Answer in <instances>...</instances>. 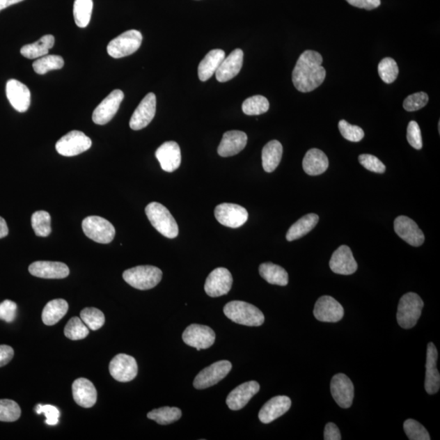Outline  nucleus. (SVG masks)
Returning <instances> with one entry per match:
<instances>
[{"mask_svg":"<svg viewBox=\"0 0 440 440\" xmlns=\"http://www.w3.org/2000/svg\"><path fill=\"white\" fill-rule=\"evenodd\" d=\"M322 62L323 57L319 52L313 50L304 52L292 74V81L295 88L306 93L320 87L327 76V71L322 65Z\"/></svg>","mask_w":440,"mask_h":440,"instance_id":"obj_1","label":"nucleus"},{"mask_svg":"<svg viewBox=\"0 0 440 440\" xmlns=\"http://www.w3.org/2000/svg\"><path fill=\"white\" fill-rule=\"evenodd\" d=\"M223 313L232 322L246 327H260L265 320V315L259 308L242 301H232L227 304Z\"/></svg>","mask_w":440,"mask_h":440,"instance_id":"obj_2","label":"nucleus"},{"mask_svg":"<svg viewBox=\"0 0 440 440\" xmlns=\"http://www.w3.org/2000/svg\"><path fill=\"white\" fill-rule=\"evenodd\" d=\"M146 213L152 227L170 239L175 238L179 234V227L168 209L159 203H151L147 205Z\"/></svg>","mask_w":440,"mask_h":440,"instance_id":"obj_3","label":"nucleus"},{"mask_svg":"<svg viewBox=\"0 0 440 440\" xmlns=\"http://www.w3.org/2000/svg\"><path fill=\"white\" fill-rule=\"evenodd\" d=\"M423 307V301L418 294L409 292L402 296L396 315L400 327L405 329L414 328L422 315Z\"/></svg>","mask_w":440,"mask_h":440,"instance_id":"obj_4","label":"nucleus"},{"mask_svg":"<svg viewBox=\"0 0 440 440\" xmlns=\"http://www.w3.org/2000/svg\"><path fill=\"white\" fill-rule=\"evenodd\" d=\"M123 277L133 288L147 290L159 284L162 272L155 266H137L124 272Z\"/></svg>","mask_w":440,"mask_h":440,"instance_id":"obj_5","label":"nucleus"},{"mask_svg":"<svg viewBox=\"0 0 440 440\" xmlns=\"http://www.w3.org/2000/svg\"><path fill=\"white\" fill-rule=\"evenodd\" d=\"M143 40L142 33L130 30L110 41L107 46L108 54L113 58L119 59L130 56L140 49Z\"/></svg>","mask_w":440,"mask_h":440,"instance_id":"obj_6","label":"nucleus"},{"mask_svg":"<svg viewBox=\"0 0 440 440\" xmlns=\"http://www.w3.org/2000/svg\"><path fill=\"white\" fill-rule=\"evenodd\" d=\"M85 235L100 244H109L116 237V228L113 224L100 217H89L82 223Z\"/></svg>","mask_w":440,"mask_h":440,"instance_id":"obj_7","label":"nucleus"},{"mask_svg":"<svg viewBox=\"0 0 440 440\" xmlns=\"http://www.w3.org/2000/svg\"><path fill=\"white\" fill-rule=\"evenodd\" d=\"M92 145V141L84 132L72 131L57 141L56 150L62 156L74 157L88 150Z\"/></svg>","mask_w":440,"mask_h":440,"instance_id":"obj_8","label":"nucleus"},{"mask_svg":"<svg viewBox=\"0 0 440 440\" xmlns=\"http://www.w3.org/2000/svg\"><path fill=\"white\" fill-rule=\"evenodd\" d=\"M231 370V362L228 361L215 362L196 376L194 386L196 389L203 390L217 385L229 374Z\"/></svg>","mask_w":440,"mask_h":440,"instance_id":"obj_9","label":"nucleus"},{"mask_svg":"<svg viewBox=\"0 0 440 440\" xmlns=\"http://www.w3.org/2000/svg\"><path fill=\"white\" fill-rule=\"evenodd\" d=\"M124 99L123 91L117 89L113 91L102 103L95 109L93 120L97 125H105L112 120L118 111L119 107Z\"/></svg>","mask_w":440,"mask_h":440,"instance_id":"obj_10","label":"nucleus"},{"mask_svg":"<svg viewBox=\"0 0 440 440\" xmlns=\"http://www.w3.org/2000/svg\"><path fill=\"white\" fill-rule=\"evenodd\" d=\"M214 217L222 226L232 228H240L247 221V210L241 205L223 203L214 210Z\"/></svg>","mask_w":440,"mask_h":440,"instance_id":"obj_11","label":"nucleus"},{"mask_svg":"<svg viewBox=\"0 0 440 440\" xmlns=\"http://www.w3.org/2000/svg\"><path fill=\"white\" fill-rule=\"evenodd\" d=\"M183 340L188 346L198 351L212 347L215 341L214 330L207 325L193 324L186 328L183 333Z\"/></svg>","mask_w":440,"mask_h":440,"instance_id":"obj_12","label":"nucleus"},{"mask_svg":"<svg viewBox=\"0 0 440 440\" xmlns=\"http://www.w3.org/2000/svg\"><path fill=\"white\" fill-rule=\"evenodd\" d=\"M110 375L118 382H128L136 379L138 374V366L136 359L127 355L118 354L109 363Z\"/></svg>","mask_w":440,"mask_h":440,"instance_id":"obj_13","label":"nucleus"},{"mask_svg":"<svg viewBox=\"0 0 440 440\" xmlns=\"http://www.w3.org/2000/svg\"><path fill=\"white\" fill-rule=\"evenodd\" d=\"M231 272L224 267H218L208 276L205 283V291L210 297L217 298L226 295L233 285Z\"/></svg>","mask_w":440,"mask_h":440,"instance_id":"obj_14","label":"nucleus"},{"mask_svg":"<svg viewBox=\"0 0 440 440\" xmlns=\"http://www.w3.org/2000/svg\"><path fill=\"white\" fill-rule=\"evenodd\" d=\"M314 317L322 322H338L343 318V306L331 296H322L315 304Z\"/></svg>","mask_w":440,"mask_h":440,"instance_id":"obj_15","label":"nucleus"},{"mask_svg":"<svg viewBox=\"0 0 440 440\" xmlns=\"http://www.w3.org/2000/svg\"><path fill=\"white\" fill-rule=\"evenodd\" d=\"M156 105L155 94H147L132 114L130 120V127L132 130H141L149 125L155 116Z\"/></svg>","mask_w":440,"mask_h":440,"instance_id":"obj_16","label":"nucleus"},{"mask_svg":"<svg viewBox=\"0 0 440 440\" xmlns=\"http://www.w3.org/2000/svg\"><path fill=\"white\" fill-rule=\"evenodd\" d=\"M330 391L339 407H351L354 399V385L346 375H334L330 384Z\"/></svg>","mask_w":440,"mask_h":440,"instance_id":"obj_17","label":"nucleus"},{"mask_svg":"<svg viewBox=\"0 0 440 440\" xmlns=\"http://www.w3.org/2000/svg\"><path fill=\"white\" fill-rule=\"evenodd\" d=\"M395 231L400 238L409 245L418 247L425 242L424 233L413 219L407 217H397L394 222Z\"/></svg>","mask_w":440,"mask_h":440,"instance_id":"obj_18","label":"nucleus"},{"mask_svg":"<svg viewBox=\"0 0 440 440\" xmlns=\"http://www.w3.org/2000/svg\"><path fill=\"white\" fill-rule=\"evenodd\" d=\"M29 272L45 279H63L70 275L68 266L61 262L36 261L29 266Z\"/></svg>","mask_w":440,"mask_h":440,"instance_id":"obj_19","label":"nucleus"},{"mask_svg":"<svg viewBox=\"0 0 440 440\" xmlns=\"http://www.w3.org/2000/svg\"><path fill=\"white\" fill-rule=\"evenodd\" d=\"M329 267L334 274L340 275H352L355 274L358 269L352 251L347 246H339L333 252L329 261Z\"/></svg>","mask_w":440,"mask_h":440,"instance_id":"obj_20","label":"nucleus"},{"mask_svg":"<svg viewBox=\"0 0 440 440\" xmlns=\"http://www.w3.org/2000/svg\"><path fill=\"white\" fill-rule=\"evenodd\" d=\"M6 95L12 107L19 113H25L31 107V92L26 86L16 79L8 81Z\"/></svg>","mask_w":440,"mask_h":440,"instance_id":"obj_21","label":"nucleus"},{"mask_svg":"<svg viewBox=\"0 0 440 440\" xmlns=\"http://www.w3.org/2000/svg\"><path fill=\"white\" fill-rule=\"evenodd\" d=\"M260 390V386L256 381L247 382L238 386L227 397L228 408L233 411L243 409Z\"/></svg>","mask_w":440,"mask_h":440,"instance_id":"obj_22","label":"nucleus"},{"mask_svg":"<svg viewBox=\"0 0 440 440\" xmlns=\"http://www.w3.org/2000/svg\"><path fill=\"white\" fill-rule=\"evenodd\" d=\"M438 351L433 343H428L425 363V389L429 395L437 394L440 387V375L437 369Z\"/></svg>","mask_w":440,"mask_h":440,"instance_id":"obj_23","label":"nucleus"},{"mask_svg":"<svg viewBox=\"0 0 440 440\" xmlns=\"http://www.w3.org/2000/svg\"><path fill=\"white\" fill-rule=\"evenodd\" d=\"M162 169L166 172H173L181 164L180 148L175 141H167L159 148L155 152Z\"/></svg>","mask_w":440,"mask_h":440,"instance_id":"obj_24","label":"nucleus"},{"mask_svg":"<svg viewBox=\"0 0 440 440\" xmlns=\"http://www.w3.org/2000/svg\"><path fill=\"white\" fill-rule=\"evenodd\" d=\"M74 400L81 407L92 408L97 403V391L93 382L80 377L72 385Z\"/></svg>","mask_w":440,"mask_h":440,"instance_id":"obj_25","label":"nucleus"},{"mask_svg":"<svg viewBox=\"0 0 440 440\" xmlns=\"http://www.w3.org/2000/svg\"><path fill=\"white\" fill-rule=\"evenodd\" d=\"M291 407V400L288 396L279 395L272 398L262 406L259 413L260 422L269 424L288 412Z\"/></svg>","mask_w":440,"mask_h":440,"instance_id":"obj_26","label":"nucleus"},{"mask_svg":"<svg viewBox=\"0 0 440 440\" xmlns=\"http://www.w3.org/2000/svg\"><path fill=\"white\" fill-rule=\"evenodd\" d=\"M244 54L242 49H235L223 59L215 72L217 79L220 83H226L235 78L240 73L243 65Z\"/></svg>","mask_w":440,"mask_h":440,"instance_id":"obj_27","label":"nucleus"},{"mask_svg":"<svg viewBox=\"0 0 440 440\" xmlns=\"http://www.w3.org/2000/svg\"><path fill=\"white\" fill-rule=\"evenodd\" d=\"M246 134L240 131H230L223 134L218 148V154L223 157L237 155L246 146Z\"/></svg>","mask_w":440,"mask_h":440,"instance_id":"obj_28","label":"nucleus"},{"mask_svg":"<svg viewBox=\"0 0 440 440\" xmlns=\"http://www.w3.org/2000/svg\"><path fill=\"white\" fill-rule=\"evenodd\" d=\"M304 170L309 175H319L327 171L329 159L324 152L318 149H312L307 152L303 161Z\"/></svg>","mask_w":440,"mask_h":440,"instance_id":"obj_29","label":"nucleus"},{"mask_svg":"<svg viewBox=\"0 0 440 440\" xmlns=\"http://www.w3.org/2000/svg\"><path fill=\"white\" fill-rule=\"evenodd\" d=\"M226 58V52L221 49H214L208 52L198 66V78L205 82L215 74L220 64Z\"/></svg>","mask_w":440,"mask_h":440,"instance_id":"obj_30","label":"nucleus"},{"mask_svg":"<svg viewBox=\"0 0 440 440\" xmlns=\"http://www.w3.org/2000/svg\"><path fill=\"white\" fill-rule=\"evenodd\" d=\"M283 147L278 141H271L267 143L262 151V164L264 170L267 173L274 171L279 166Z\"/></svg>","mask_w":440,"mask_h":440,"instance_id":"obj_31","label":"nucleus"},{"mask_svg":"<svg viewBox=\"0 0 440 440\" xmlns=\"http://www.w3.org/2000/svg\"><path fill=\"white\" fill-rule=\"evenodd\" d=\"M69 310V304L65 299H58L50 301L42 310V320L46 325L52 327L59 322Z\"/></svg>","mask_w":440,"mask_h":440,"instance_id":"obj_32","label":"nucleus"},{"mask_svg":"<svg viewBox=\"0 0 440 440\" xmlns=\"http://www.w3.org/2000/svg\"><path fill=\"white\" fill-rule=\"evenodd\" d=\"M319 217L315 214H308L299 219L297 222L292 226L286 233V239L288 242L297 240L307 235L308 233L317 226Z\"/></svg>","mask_w":440,"mask_h":440,"instance_id":"obj_33","label":"nucleus"},{"mask_svg":"<svg viewBox=\"0 0 440 440\" xmlns=\"http://www.w3.org/2000/svg\"><path fill=\"white\" fill-rule=\"evenodd\" d=\"M55 44V38L52 35L42 36L39 40L22 47L21 54L28 59H38L49 54Z\"/></svg>","mask_w":440,"mask_h":440,"instance_id":"obj_34","label":"nucleus"},{"mask_svg":"<svg viewBox=\"0 0 440 440\" xmlns=\"http://www.w3.org/2000/svg\"><path fill=\"white\" fill-rule=\"evenodd\" d=\"M260 274L269 284L285 286L289 283V275L279 265L265 262L260 266Z\"/></svg>","mask_w":440,"mask_h":440,"instance_id":"obj_35","label":"nucleus"},{"mask_svg":"<svg viewBox=\"0 0 440 440\" xmlns=\"http://www.w3.org/2000/svg\"><path fill=\"white\" fill-rule=\"evenodd\" d=\"M93 9V0H74V17L76 25L80 28L88 26Z\"/></svg>","mask_w":440,"mask_h":440,"instance_id":"obj_36","label":"nucleus"},{"mask_svg":"<svg viewBox=\"0 0 440 440\" xmlns=\"http://www.w3.org/2000/svg\"><path fill=\"white\" fill-rule=\"evenodd\" d=\"M65 62L61 56L57 55H46L38 58L33 63V69L36 73L44 75L47 72L63 68Z\"/></svg>","mask_w":440,"mask_h":440,"instance_id":"obj_37","label":"nucleus"},{"mask_svg":"<svg viewBox=\"0 0 440 440\" xmlns=\"http://www.w3.org/2000/svg\"><path fill=\"white\" fill-rule=\"evenodd\" d=\"M181 410L175 407H162L152 410L147 414L149 419L154 420L159 425H169L180 419Z\"/></svg>","mask_w":440,"mask_h":440,"instance_id":"obj_38","label":"nucleus"},{"mask_svg":"<svg viewBox=\"0 0 440 440\" xmlns=\"http://www.w3.org/2000/svg\"><path fill=\"white\" fill-rule=\"evenodd\" d=\"M269 102L262 95H253L248 98L242 104V111L249 116H260L269 111Z\"/></svg>","mask_w":440,"mask_h":440,"instance_id":"obj_39","label":"nucleus"},{"mask_svg":"<svg viewBox=\"0 0 440 440\" xmlns=\"http://www.w3.org/2000/svg\"><path fill=\"white\" fill-rule=\"evenodd\" d=\"M31 224L36 235L38 237H46L50 235L51 217L49 212L45 210L36 212L32 214Z\"/></svg>","mask_w":440,"mask_h":440,"instance_id":"obj_40","label":"nucleus"},{"mask_svg":"<svg viewBox=\"0 0 440 440\" xmlns=\"http://www.w3.org/2000/svg\"><path fill=\"white\" fill-rule=\"evenodd\" d=\"M65 336L70 340H81L87 338L89 330L87 325L79 317H72L66 324L64 329Z\"/></svg>","mask_w":440,"mask_h":440,"instance_id":"obj_41","label":"nucleus"},{"mask_svg":"<svg viewBox=\"0 0 440 440\" xmlns=\"http://www.w3.org/2000/svg\"><path fill=\"white\" fill-rule=\"evenodd\" d=\"M22 410L17 402L0 400V422L13 423L20 418Z\"/></svg>","mask_w":440,"mask_h":440,"instance_id":"obj_42","label":"nucleus"},{"mask_svg":"<svg viewBox=\"0 0 440 440\" xmlns=\"http://www.w3.org/2000/svg\"><path fill=\"white\" fill-rule=\"evenodd\" d=\"M377 71L382 80L387 84L394 83L399 74L398 65L391 57H386L380 61Z\"/></svg>","mask_w":440,"mask_h":440,"instance_id":"obj_43","label":"nucleus"},{"mask_svg":"<svg viewBox=\"0 0 440 440\" xmlns=\"http://www.w3.org/2000/svg\"><path fill=\"white\" fill-rule=\"evenodd\" d=\"M81 320L92 330H98L105 322V317L102 311L95 308H84L80 313Z\"/></svg>","mask_w":440,"mask_h":440,"instance_id":"obj_44","label":"nucleus"},{"mask_svg":"<svg viewBox=\"0 0 440 440\" xmlns=\"http://www.w3.org/2000/svg\"><path fill=\"white\" fill-rule=\"evenodd\" d=\"M404 430L410 440H430V434L423 425L414 419L406 420Z\"/></svg>","mask_w":440,"mask_h":440,"instance_id":"obj_45","label":"nucleus"},{"mask_svg":"<svg viewBox=\"0 0 440 440\" xmlns=\"http://www.w3.org/2000/svg\"><path fill=\"white\" fill-rule=\"evenodd\" d=\"M338 129L342 136L349 141L359 142L365 136V132L361 127L352 125L346 120L339 121Z\"/></svg>","mask_w":440,"mask_h":440,"instance_id":"obj_46","label":"nucleus"},{"mask_svg":"<svg viewBox=\"0 0 440 440\" xmlns=\"http://www.w3.org/2000/svg\"><path fill=\"white\" fill-rule=\"evenodd\" d=\"M429 102L428 95L425 93H418L409 95L404 100L403 107L406 111L414 112L423 109Z\"/></svg>","mask_w":440,"mask_h":440,"instance_id":"obj_47","label":"nucleus"},{"mask_svg":"<svg viewBox=\"0 0 440 440\" xmlns=\"http://www.w3.org/2000/svg\"><path fill=\"white\" fill-rule=\"evenodd\" d=\"M359 162L366 169L375 173L382 174L386 171V166L374 155H361L359 156Z\"/></svg>","mask_w":440,"mask_h":440,"instance_id":"obj_48","label":"nucleus"},{"mask_svg":"<svg viewBox=\"0 0 440 440\" xmlns=\"http://www.w3.org/2000/svg\"><path fill=\"white\" fill-rule=\"evenodd\" d=\"M407 140L409 145L415 150L423 149V137L420 127L417 122L411 121L407 128Z\"/></svg>","mask_w":440,"mask_h":440,"instance_id":"obj_49","label":"nucleus"},{"mask_svg":"<svg viewBox=\"0 0 440 440\" xmlns=\"http://www.w3.org/2000/svg\"><path fill=\"white\" fill-rule=\"evenodd\" d=\"M38 414H44L46 417L45 423L47 425H55L59 422L60 411L55 406L50 404H38L36 407Z\"/></svg>","mask_w":440,"mask_h":440,"instance_id":"obj_50","label":"nucleus"},{"mask_svg":"<svg viewBox=\"0 0 440 440\" xmlns=\"http://www.w3.org/2000/svg\"><path fill=\"white\" fill-rule=\"evenodd\" d=\"M17 305L11 300L3 301L0 304V320L8 323L13 322L17 317Z\"/></svg>","mask_w":440,"mask_h":440,"instance_id":"obj_51","label":"nucleus"},{"mask_svg":"<svg viewBox=\"0 0 440 440\" xmlns=\"http://www.w3.org/2000/svg\"><path fill=\"white\" fill-rule=\"evenodd\" d=\"M352 6L372 10L381 6V0H346Z\"/></svg>","mask_w":440,"mask_h":440,"instance_id":"obj_52","label":"nucleus"},{"mask_svg":"<svg viewBox=\"0 0 440 440\" xmlns=\"http://www.w3.org/2000/svg\"><path fill=\"white\" fill-rule=\"evenodd\" d=\"M324 440H341V434L339 429L334 423H329L325 425L324 432Z\"/></svg>","mask_w":440,"mask_h":440,"instance_id":"obj_53","label":"nucleus"},{"mask_svg":"<svg viewBox=\"0 0 440 440\" xmlns=\"http://www.w3.org/2000/svg\"><path fill=\"white\" fill-rule=\"evenodd\" d=\"M14 356L13 349L10 346L0 345V367L8 365Z\"/></svg>","mask_w":440,"mask_h":440,"instance_id":"obj_54","label":"nucleus"},{"mask_svg":"<svg viewBox=\"0 0 440 440\" xmlns=\"http://www.w3.org/2000/svg\"><path fill=\"white\" fill-rule=\"evenodd\" d=\"M8 234V224L2 217H0V239L6 237Z\"/></svg>","mask_w":440,"mask_h":440,"instance_id":"obj_55","label":"nucleus"},{"mask_svg":"<svg viewBox=\"0 0 440 440\" xmlns=\"http://www.w3.org/2000/svg\"><path fill=\"white\" fill-rule=\"evenodd\" d=\"M23 1V0H0V12L8 7Z\"/></svg>","mask_w":440,"mask_h":440,"instance_id":"obj_56","label":"nucleus"}]
</instances>
